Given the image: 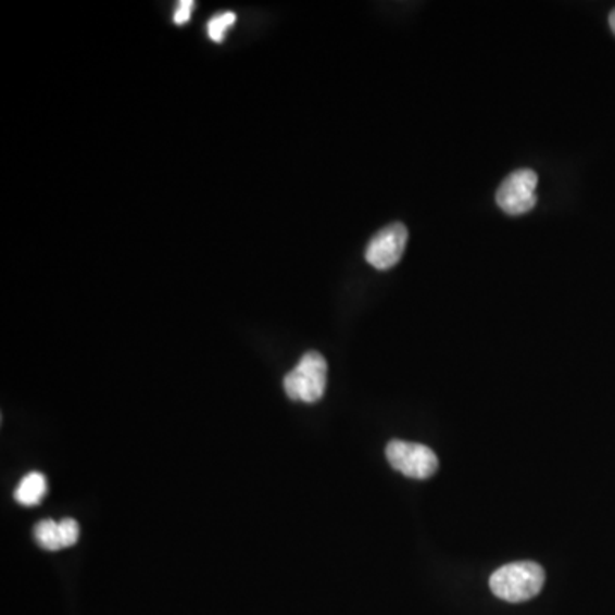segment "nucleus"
Listing matches in <instances>:
<instances>
[{
	"mask_svg": "<svg viewBox=\"0 0 615 615\" xmlns=\"http://www.w3.org/2000/svg\"><path fill=\"white\" fill-rule=\"evenodd\" d=\"M545 573L534 561L506 564L492 573L489 587L498 599L510 603H522L534 599L542 591Z\"/></svg>",
	"mask_w": 615,
	"mask_h": 615,
	"instance_id": "nucleus-1",
	"label": "nucleus"
},
{
	"mask_svg": "<svg viewBox=\"0 0 615 615\" xmlns=\"http://www.w3.org/2000/svg\"><path fill=\"white\" fill-rule=\"evenodd\" d=\"M327 361L321 352L308 351L292 372L284 378L286 396L296 402L315 404L327 388Z\"/></svg>",
	"mask_w": 615,
	"mask_h": 615,
	"instance_id": "nucleus-2",
	"label": "nucleus"
},
{
	"mask_svg": "<svg viewBox=\"0 0 615 615\" xmlns=\"http://www.w3.org/2000/svg\"><path fill=\"white\" fill-rule=\"evenodd\" d=\"M388 464L412 479H429L440 467L438 456L426 444L393 440L387 444Z\"/></svg>",
	"mask_w": 615,
	"mask_h": 615,
	"instance_id": "nucleus-3",
	"label": "nucleus"
},
{
	"mask_svg": "<svg viewBox=\"0 0 615 615\" xmlns=\"http://www.w3.org/2000/svg\"><path fill=\"white\" fill-rule=\"evenodd\" d=\"M539 184L537 173L531 170H518L506 176L495 192V202L510 216H519L531 211L537 204L536 188Z\"/></svg>",
	"mask_w": 615,
	"mask_h": 615,
	"instance_id": "nucleus-4",
	"label": "nucleus"
},
{
	"mask_svg": "<svg viewBox=\"0 0 615 615\" xmlns=\"http://www.w3.org/2000/svg\"><path fill=\"white\" fill-rule=\"evenodd\" d=\"M407 240L409 233L404 224H388L387 228L373 236L364 256L368 260V264L378 271H388L399 264L407 247Z\"/></svg>",
	"mask_w": 615,
	"mask_h": 615,
	"instance_id": "nucleus-5",
	"label": "nucleus"
},
{
	"mask_svg": "<svg viewBox=\"0 0 615 615\" xmlns=\"http://www.w3.org/2000/svg\"><path fill=\"white\" fill-rule=\"evenodd\" d=\"M35 539L40 548L47 551H61V549L73 548L79 540V524L74 518L41 519L35 525Z\"/></svg>",
	"mask_w": 615,
	"mask_h": 615,
	"instance_id": "nucleus-6",
	"label": "nucleus"
},
{
	"mask_svg": "<svg viewBox=\"0 0 615 615\" xmlns=\"http://www.w3.org/2000/svg\"><path fill=\"white\" fill-rule=\"evenodd\" d=\"M47 491H49L47 477L41 472H29L14 491V500L23 506H37L47 495Z\"/></svg>",
	"mask_w": 615,
	"mask_h": 615,
	"instance_id": "nucleus-7",
	"label": "nucleus"
},
{
	"mask_svg": "<svg viewBox=\"0 0 615 615\" xmlns=\"http://www.w3.org/2000/svg\"><path fill=\"white\" fill-rule=\"evenodd\" d=\"M235 13H223L212 17L208 25L209 38L212 41H216V43H221L224 37H226V32L235 25Z\"/></svg>",
	"mask_w": 615,
	"mask_h": 615,
	"instance_id": "nucleus-8",
	"label": "nucleus"
},
{
	"mask_svg": "<svg viewBox=\"0 0 615 615\" xmlns=\"http://www.w3.org/2000/svg\"><path fill=\"white\" fill-rule=\"evenodd\" d=\"M193 5L196 4H193L192 0H181L178 8H176L175 16H173L176 25H187L190 16H192Z\"/></svg>",
	"mask_w": 615,
	"mask_h": 615,
	"instance_id": "nucleus-9",
	"label": "nucleus"
},
{
	"mask_svg": "<svg viewBox=\"0 0 615 615\" xmlns=\"http://www.w3.org/2000/svg\"><path fill=\"white\" fill-rule=\"evenodd\" d=\"M608 25H611V29L615 35V9L612 11L611 16H608Z\"/></svg>",
	"mask_w": 615,
	"mask_h": 615,
	"instance_id": "nucleus-10",
	"label": "nucleus"
}]
</instances>
